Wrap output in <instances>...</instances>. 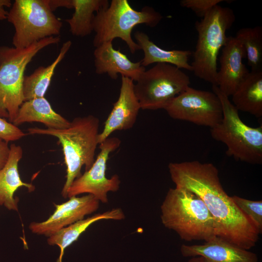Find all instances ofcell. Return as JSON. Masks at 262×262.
<instances>
[{
	"label": "cell",
	"mask_w": 262,
	"mask_h": 262,
	"mask_svg": "<svg viewBox=\"0 0 262 262\" xmlns=\"http://www.w3.org/2000/svg\"><path fill=\"white\" fill-rule=\"evenodd\" d=\"M7 19L15 28L12 43L17 49L58 36L63 25L51 11L48 0H16Z\"/></svg>",
	"instance_id": "ba28073f"
},
{
	"label": "cell",
	"mask_w": 262,
	"mask_h": 262,
	"mask_svg": "<svg viewBox=\"0 0 262 262\" xmlns=\"http://www.w3.org/2000/svg\"><path fill=\"white\" fill-rule=\"evenodd\" d=\"M164 226L184 241H207L216 236L214 220L203 201L186 189L170 188L161 206Z\"/></svg>",
	"instance_id": "3957f363"
},
{
	"label": "cell",
	"mask_w": 262,
	"mask_h": 262,
	"mask_svg": "<svg viewBox=\"0 0 262 262\" xmlns=\"http://www.w3.org/2000/svg\"><path fill=\"white\" fill-rule=\"evenodd\" d=\"M125 217V214L121 209H113L79 220L49 237L47 239L48 244L50 246L57 245L60 250L56 262H62L65 249L76 241L80 235L94 223L101 220H121Z\"/></svg>",
	"instance_id": "44dd1931"
},
{
	"label": "cell",
	"mask_w": 262,
	"mask_h": 262,
	"mask_svg": "<svg viewBox=\"0 0 262 262\" xmlns=\"http://www.w3.org/2000/svg\"><path fill=\"white\" fill-rule=\"evenodd\" d=\"M221 50L216 85L229 97L249 71L243 63V59L246 57L245 49L235 36H228Z\"/></svg>",
	"instance_id": "5bb4252c"
},
{
	"label": "cell",
	"mask_w": 262,
	"mask_h": 262,
	"mask_svg": "<svg viewBox=\"0 0 262 262\" xmlns=\"http://www.w3.org/2000/svg\"><path fill=\"white\" fill-rule=\"evenodd\" d=\"M48 2L52 12L60 7L73 8L72 0H48Z\"/></svg>",
	"instance_id": "f1b7e54d"
},
{
	"label": "cell",
	"mask_w": 262,
	"mask_h": 262,
	"mask_svg": "<svg viewBox=\"0 0 262 262\" xmlns=\"http://www.w3.org/2000/svg\"><path fill=\"white\" fill-rule=\"evenodd\" d=\"M120 144V140L115 137H108L99 144L100 150L92 166L74 180L68 189L67 197L86 193L93 195L103 203H107V193L117 191L121 181L116 174L109 179L106 177L107 163L110 153L116 150Z\"/></svg>",
	"instance_id": "8fae6325"
},
{
	"label": "cell",
	"mask_w": 262,
	"mask_h": 262,
	"mask_svg": "<svg viewBox=\"0 0 262 262\" xmlns=\"http://www.w3.org/2000/svg\"><path fill=\"white\" fill-rule=\"evenodd\" d=\"M134 83L141 109H164L174 97L189 87V77L180 69L168 64L157 63L145 70Z\"/></svg>",
	"instance_id": "9c48e42d"
},
{
	"label": "cell",
	"mask_w": 262,
	"mask_h": 262,
	"mask_svg": "<svg viewBox=\"0 0 262 262\" xmlns=\"http://www.w3.org/2000/svg\"><path fill=\"white\" fill-rule=\"evenodd\" d=\"M163 16L151 7L145 6L140 11L133 9L128 0H112L109 6L96 13L93 20L95 33L93 44L96 48L118 38L124 41L131 53L140 47L132 38L133 29L139 24L156 26Z\"/></svg>",
	"instance_id": "8992f818"
},
{
	"label": "cell",
	"mask_w": 262,
	"mask_h": 262,
	"mask_svg": "<svg viewBox=\"0 0 262 262\" xmlns=\"http://www.w3.org/2000/svg\"><path fill=\"white\" fill-rule=\"evenodd\" d=\"M141 109L134 91V81L121 76L120 92L117 100L98 135L100 144L114 131L129 130L135 124Z\"/></svg>",
	"instance_id": "4fadbf2b"
},
{
	"label": "cell",
	"mask_w": 262,
	"mask_h": 262,
	"mask_svg": "<svg viewBox=\"0 0 262 262\" xmlns=\"http://www.w3.org/2000/svg\"><path fill=\"white\" fill-rule=\"evenodd\" d=\"M60 40L59 36H55L23 49L0 47V117L13 123L24 102L23 83L27 66L40 50Z\"/></svg>",
	"instance_id": "52a82bcc"
},
{
	"label": "cell",
	"mask_w": 262,
	"mask_h": 262,
	"mask_svg": "<svg viewBox=\"0 0 262 262\" xmlns=\"http://www.w3.org/2000/svg\"><path fill=\"white\" fill-rule=\"evenodd\" d=\"M242 44L251 71L262 70V27L239 29L235 36Z\"/></svg>",
	"instance_id": "cb8c5ba5"
},
{
	"label": "cell",
	"mask_w": 262,
	"mask_h": 262,
	"mask_svg": "<svg viewBox=\"0 0 262 262\" xmlns=\"http://www.w3.org/2000/svg\"><path fill=\"white\" fill-rule=\"evenodd\" d=\"M212 89L221 102L223 116L219 123L210 128L212 137L226 145L228 156L250 164H262V124L254 128L246 124L229 97L217 85H212Z\"/></svg>",
	"instance_id": "5b68a950"
},
{
	"label": "cell",
	"mask_w": 262,
	"mask_h": 262,
	"mask_svg": "<svg viewBox=\"0 0 262 262\" xmlns=\"http://www.w3.org/2000/svg\"><path fill=\"white\" fill-rule=\"evenodd\" d=\"M8 143L0 138V170L6 164L10 153Z\"/></svg>",
	"instance_id": "83f0119b"
},
{
	"label": "cell",
	"mask_w": 262,
	"mask_h": 262,
	"mask_svg": "<svg viewBox=\"0 0 262 262\" xmlns=\"http://www.w3.org/2000/svg\"><path fill=\"white\" fill-rule=\"evenodd\" d=\"M94 56L96 73H106L113 80H116L118 74H120L136 82L146 70L141 61H131L120 49H114L112 42H105L96 47Z\"/></svg>",
	"instance_id": "2e32d148"
},
{
	"label": "cell",
	"mask_w": 262,
	"mask_h": 262,
	"mask_svg": "<svg viewBox=\"0 0 262 262\" xmlns=\"http://www.w3.org/2000/svg\"><path fill=\"white\" fill-rule=\"evenodd\" d=\"M72 45L70 40L65 42L54 61L47 66H40L30 75L25 76L23 83L24 101L44 97L49 86L55 69L63 59Z\"/></svg>",
	"instance_id": "7402d4cb"
},
{
	"label": "cell",
	"mask_w": 262,
	"mask_h": 262,
	"mask_svg": "<svg viewBox=\"0 0 262 262\" xmlns=\"http://www.w3.org/2000/svg\"><path fill=\"white\" fill-rule=\"evenodd\" d=\"M74 12L71 18L66 21L69 24L72 34L84 37L93 31L94 13L107 7V0H72Z\"/></svg>",
	"instance_id": "603a6c76"
},
{
	"label": "cell",
	"mask_w": 262,
	"mask_h": 262,
	"mask_svg": "<svg viewBox=\"0 0 262 262\" xmlns=\"http://www.w3.org/2000/svg\"><path fill=\"white\" fill-rule=\"evenodd\" d=\"M170 117L199 126L213 127L223 116L218 97L213 92L188 87L164 107Z\"/></svg>",
	"instance_id": "30bf717a"
},
{
	"label": "cell",
	"mask_w": 262,
	"mask_h": 262,
	"mask_svg": "<svg viewBox=\"0 0 262 262\" xmlns=\"http://www.w3.org/2000/svg\"><path fill=\"white\" fill-rule=\"evenodd\" d=\"M231 198L237 207L251 220L261 233L262 201L251 200L237 196H233Z\"/></svg>",
	"instance_id": "d4e9b609"
},
{
	"label": "cell",
	"mask_w": 262,
	"mask_h": 262,
	"mask_svg": "<svg viewBox=\"0 0 262 262\" xmlns=\"http://www.w3.org/2000/svg\"><path fill=\"white\" fill-rule=\"evenodd\" d=\"M11 6V0H0V21L7 19L8 12L5 10L4 7H10Z\"/></svg>",
	"instance_id": "f546056e"
},
{
	"label": "cell",
	"mask_w": 262,
	"mask_h": 262,
	"mask_svg": "<svg viewBox=\"0 0 262 262\" xmlns=\"http://www.w3.org/2000/svg\"><path fill=\"white\" fill-rule=\"evenodd\" d=\"M33 122L42 123L47 128L53 129H64L70 125L69 121L52 109L45 97L24 101L12 123L17 126Z\"/></svg>",
	"instance_id": "ac0fdd59"
},
{
	"label": "cell",
	"mask_w": 262,
	"mask_h": 262,
	"mask_svg": "<svg viewBox=\"0 0 262 262\" xmlns=\"http://www.w3.org/2000/svg\"><path fill=\"white\" fill-rule=\"evenodd\" d=\"M238 110L257 118L262 117V70L251 71L231 96Z\"/></svg>",
	"instance_id": "ffe728a7"
},
{
	"label": "cell",
	"mask_w": 262,
	"mask_h": 262,
	"mask_svg": "<svg viewBox=\"0 0 262 262\" xmlns=\"http://www.w3.org/2000/svg\"><path fill=\"white\" fill-rule=\"evenodd\" d=\"M10 149L8 161L0 170V206L17 212L18 200L14 196L16 191L19 188L24 187L32 192L35 187L31 183L23 182L19 175L18 167L23 155L22 147L12 144Z\"/></svg>",
	"instance_id": "e0dca14e"
},
{
	"label": "cell",
	"mask_w": 262,
	"mask_h": 262,
	"mask_svg": "<svg viewBox=\"0 0 262 262\" xmlns=\"http://www.w3.org/2000/svg\"><path fill=\"white\" fill-rule=\"evenodd\" d=\"M230 0H181V7L191 9L195 14L203 18L212 8L220 3Z\"/></svg>",
	"instance_id": "484cf974"
},
{
	"label": "cell",
	"mask_w": 262,
	"mask_h": 262,
	"mask_svg": "<svg viewBox=\"0 0 262 262\" xmlns=\"http://www.w3.org/2000/svg\"><path fill=\"white\" fill-rule=\"evenodd\" d=\"M168 167L176 187L203 201L214 220L216 236L246 250L256 245L260 231L225 192L213 164L193 161L170 163Z\"/></svg>",
	"instance_id": "6da1fadb"
},
{
	"label": "cell",
	"mask_w": 262,
	"mask_h": 262,
	"mask_svg": "<svg viewBox=\"0 0 262 262\" xmlns=\"http://www.w3.org/2000/svg\"><path fill=\"white\" fill-rule=\"evenodd\" d=\"M185 257H201L203 262H257V255L215 236L201 245H182Z\"/></svg>",
	"instance_id": "9a60e30c"
},
{
	"label": "cell",
	"mask_w": 262,
	"mask_h": 262,
	"mask_svg": "<svg viewBox=\"0 0 262 262\" xmlns=\"http://www.w3.org/2000/svg\"><path fill=\"white\" fill-rule=\"evenodd\" d=\"M187 262H203V260L201 257H192Z\"/></svg>",
	"instance_id": "4dcf8cb0"
},
{
	"label": "cell",
	"mask_w": 262,
	"mask_h": 262,
	"mask_svg": "<svg viewBox=\"0 0 262 262\" xmlns=\"http://www.w3.org/2000/svg\"><path fill=\"white\" fill-rule=\"evenodd\" d=\"M134 36L136 42L144 52V58L141 60L142 66L145 67L153 63H165L180 69L192 71V67L188 62L192 51L164 49L150 40L148 35L143 32L136 31Z\"/></svg>",
	"instance_id": "d6986e66"
},
{
	"label": "cell",
	"mask_w": 262,
	"mask_h": 262,
	"mask_svg": "<svg viewBox=\"0 0 262 262\" xmlns=\"http://www.w3.org/2000/svg\"><path fill=\"white\" fill-rule=\"evenodd\" d=\"M99 120L88 115L77 117L64 129H28L30 134H42L54 136L61 144L66 167V180L61 194L67 198V192L74 180L81 175L83 166L85 171L90 168L95 161V155L98 144Z\"/></svg>",
	"instance_id": "7a4b0ae2"
},
{
	"label": "cell",
	"mask_w": 262,
	"mask_h": 262,
	"mask_svg": "<svg viewBox=\"0 0 262 262\" xmlns=\"http://www.w3.org/2000/svg\"><path fill=\"white\" fill-rule=\"evenodd\" d=\"M235 20L232 9L218 4L195 23L197 39L191 64L192 71L196 77L212 85L217 84L219 53L228 40L227 31Z\"/></svg>",
	"instance_id": "277c9868"
},
{
	"label": "cell",
	"mask_w": 262,
	"mask_h": 262,
	"mask_svg": "<svg viewBox=\"0 0 262 262\" xmlns=\"http://www.w3.org/2000/svg\"><path fill=\"white\" fill-rule=\"evenodd\" d=\"M26 134L17 126L0 117V138L6 142L15 141L25 136Z\"/></svg>",
	"instance_id": "4316f807"
},
{
	"label": "cell",
	"mask_w": 262,
	"mask_h": 262,
	"mask_svg": "<svg viewBox=\"0 0 262 262\" xmlns=\"http://www.w3.org/2000/svg\"><path fill=\"white\" fill-rule=\"evenodd\" d=\"M99 201L93 195L74 196L67 201L55 204L53 213L45 221L33 222L29 228L31 232L49 237L62 229L79 220L98 210Z\"/></svg>",
	"instance_id": "7c38bea8"
}]
</instances>
